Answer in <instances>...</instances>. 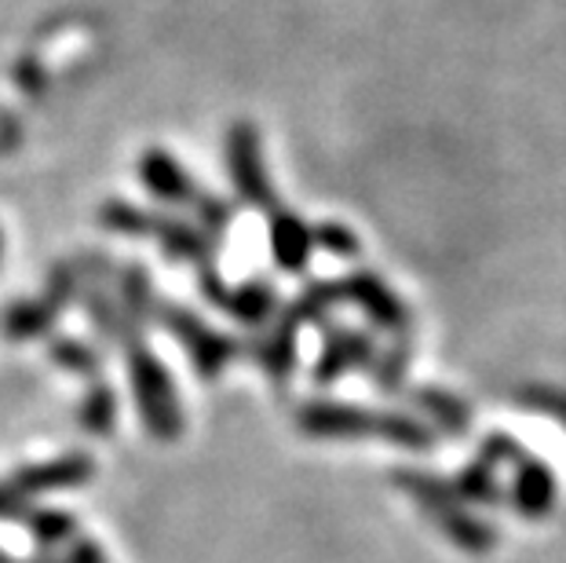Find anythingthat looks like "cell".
<instances>
[{
  "label": "cell",
  "mask_w": 566,
  "mask_h": 563,
  "mask_svg": "<svg viewBox=\"0 0 566 563\" xmlns=\"http://www.w3.org/2000/svg\"><path fill=\"white\" fill-rule=\"evenodd\" d=\"M300 428L307 436H384L399 447H428V428L402 414H373L363 406H340V403H311L300 410Z\"/></svg>",
  "instance_id": "obj_1"
},
{
  "label": "cell",
  "mask_w": 566,
  "mask_h": 563,
  "mask_svg": "<svg viewBox=\"0 0 566 563\" xmlns=\"http://www.w3.org/2000/svg\"><path fill=\"white\" fill-rule=\"evenodd\" d=\"M128 377H132V392H136L139 414L150 432L158 439H176L179 428H184V414H179L172 377H168L158 358L136 341H128Z\"/></svg>",
  "instance_id": "obj_2"
},
{
  "label": "cell",
  "mask_w": 566,
  "mask_h": 563,
  "mask_svg": "<svg viewBox=\"0 0 566 563\" xmlns=\"http://www.w3.org/2000/svg\"><path fill=\"white\" fill-rule=\"evenodd\" d=\"M227 165H231V179L249 206L260 209H274V190L268 169H263V154H260V132L249 122H238L227 132Z\"/></svg>",
  "instance_id": "obj_3"
},
{
  "label": "cell",
  "mask_w": 566,
  "mask_h": 563,
  "mask_svg": "<svg viewBox=\"0 0 566 563\" xmlns=\"http://www.w3.org/2000/svg\"><path fill=\"white\" fill-rule=\"evenodd\" d=\"M158 315L165 322V330H172L176 341L187 347L190 363H195V369H201L205 377H216L234 358L238 344L227 341L223 333L209 330L205 322H198L195 315H190V311H184V307H158Z\"/></svg>",
  "instance_id": "obj_4"
},
{
  "label": "cell",
  "mask_w": 566,
  "mask_h": 563,
  "mask_svg": "<svg viewBox=\"0 0 566 563\" xmlns=\"http://www.w3.org/2000/svg\"><path fill=\"white\" fill-rule=\"evenodd\" d=\"M336 285H340L344 301H352V304L363 307L380 330H406V322H409L406 304L388 290V285L377 279V274L355 271V274H347V279L336 282Z\"/></svg>",
  "instance_id": "obj_5"
},
{
  "label": "cell",
  "mask_w": 566,
  "mask_h": 563,
  "mask_svg": "<svg viewBox=\"0 0 566 563\" xmlns=\"http://www.w3.org/2000/svg\"><path fill=\"white\" fill-rule=\"evenodd\" d=\"M139 176H143V187H147L158 201H165V206H190L198 195L184 165H179L172 154H165L161 147L143 154Z\"/></svg>",
  "instance_id": "obj_6"
},
{
  "label": "cell",
  "mask_w": 566,
  "mask_h": 563,
  "mask_svg": "<svg viewBox=\"0 0 566 563\" xmlns=\"http://www.w3.org/2000/svg\"><path fill=\"white\" fill-rule=\"evenodd\" d=\"M311 249H315V234L311 227L293 217V212H274L271 220V253L279 260V268L285 271H304L311 260Z\"/></svg>",
  "instance_id": "obj_7"
},
{
  "label": "cell",
  "mask_w": 566,
  "mask_h": 563,
  "mask_svg": "<svg viewBox=\"0 0 566 563\" xmlns=\"http://www.w3.org/2000/svg\"><path fill=\"white\" fill-rule=\"evenodd\" d=\"M205 293L242 322H263L274 307V290L268 282H249V285H238V290H223L212 274H205Z\"/></svg>",
  "instance_id": "obj_8"
},
{
  "label": "cell",
  "mask_w": 566,
  "mask_h": 563,
  "mask_svg": "<svg viewBox=\"0 0 566 563\" xmlns=\"http://www.w3.org/2000/svg\"><path fill=\"white\" fill-rule=\"evenodd\" d=\"M88 476H92V461L84 458V453H66V458H59V461L19 472L11 483H15L22 494H38V490H52V487H77Z\"/></svg>",
  "instance_id": "obj_9"
},
{
  "label": "cell",
  "mask_w": 566,
  "mask_h": 563,
  "mask_svg": "<svg viewBox=\"0 0 566 563\" xmlns=\"http://www.w3.org/2000/svg\"><path fill=\"white\" fill-rule=\"evenodd\" d=\"M373 341L363 337V333H333L329 344H325V355L318 363V380H336L344 369H355V366H373Z\"/></svg>",
  "instance_id": "obj_10"
},
{
  "label": "cell",
  "mask_w": 566,
  "mask_h": 563,
  "mask_svg": "<svg viewBox=\"0 0 566 563\" xmlns=\"http://www.w3.org/2000/svg\"><path fill=\"white\" fill-rule=\"evenodd\" d=\"M154 238H158L172 257L198 260V263H205L212 257V238L201 234L198 227L176 220V217H154Z\"/></svg>",
  "instance_id": "obj_11"
},
{
  "label": "cell",
  "mask_w": 566,
  "mask_h": 563,
  "mask_svg": "<svg viewBox=\"0 0 566 563\" xmlns=\"http://www.w3.org/2000/svg\"><path fill=\"white\" fill-rule=\"evenodd\" d=\"M59 307L48 301H15L4 311V333L11 341H30V337H41L48 333V326L55 322Z\"/></svg>",
  "instance_id": "obj_12"
},
{
  "label": "cell",
  "mask_w": 566,
  "mask_h": 563,
  "mask_svg": "<svg viewBox=\"0 0 566 563\" xmlns=\"http://www.w3.org/2000/svg\"><path fill=\"white\" fill-rule=\"evenodd\" d=\"M77 421L88 428V432H95V436L111 432V428L117 425V399H114V392L106 388V385H95L88 395H84Z\"/></svg>",
  "instance_id": "obj_13"
},
{
  "label": "cell",
  "mask_w": 566,
  "mask_h": 563,
  "mask_svg": "<svg viewBox=\"0 0 566 563\" xmlns=\"http://www.w3.org/2000/svg\"><path fill=\"white\" fill-rule=\"evenodd\" d=\"M263 366L271 369V377H289L293 374V363H296V322L289 319L282 322V330L274 333V337L263 344Z\"/></svg>",
  "instance_id": "obj_14"
},
{
  "label": "cell",
  "mask_w": 566,
  "mask_h": 563,
  "mask_svg": "<svg viewBox=\"0 0 566 563\" xmlns=\"http://www.w3.org/2000/svg\"><path fill=\"white\" fill-rule=\"evenodd\" d=\"M103 223L111 227V231H122L128 238L154 234V217L139 212L136 206H128V201H111V206H103Z\"/></svg>",
  "instance_id": "obj_15"
},
{
  "label": "cell",
  "mask_w": 566,
  "mask_h": 563,
  "mask_svg": "<svg viewBox=\"0 0 566 563\" xmlns=\"http://www.w3.org/2000/svg\"><path fill=\"white\" fill-rule=\"evenodd\" d=\"M315 246H322L325 253H333V257H358V238H355V231H347L344 223H322V227H315Z\"/></svg>",
  "instance_id": "obj_16"
},
{
  "label": "cell",
  "mask_w": 566,
  "mask_h": 563,
  "mask_svg": "<svg viewBox=\"0 0 566 563\" xmlns=\"http://www.w3.org/2000/svg\"><path fill=\"white\" fill-rule=\"evenodd\" d=\"M420 406L436 414V421H442L446 428H464V425H468V410H464V403H457L453 395H442V392H420Z\"/></svg>",
  "instance_id": "obj_17"
},
{
  "label": "cell",
  "mask_w": 566,
  "mask_h": 563,
  "mask_svg": "<svg viewBox=\"0 0 566 563\" xmlns=\"http://www.w3.org/2000/svg\"><path fill=\"white\" fill-rule=\"evenodd\" d=\"M52 358L59 366L77 369V374H95V369H99V355H95L92 347L77 344V341H59L52 347Z\"/></svg>",
  "instance_id": "obj_18"
},
{
  "label": "cell",
  "mask_w": 566,
  "mask_h": 563,
  "mask_svg": "<svg viewBox=\"0 0 566 563\" xmlns=\"http://www.w3.org/2000/svg\"><path fill=\"white\" fill-rule=\"evenodd\" d=\"M344 301L340 296V285H315V290H307L304 296H300V304L293 307V322L296 319H322L325 307Z\"/></svg>",
  "instance_id": "obj_19"
},
{
  "label": "cell",
  "mask_w": 566,
  "mask_h": 563,
  "mask_svg": "<svg viewBox=\"0 0 566 563\" xmlns=\"http://www.w3.org/2000/svg\"><path fill=\"white\" fill-rule=\"evenodd\" d=\"M190 206H195L198 220L209 223V231H220V227L227 223V217H231V212H227L223 201H220V198H212V195H205V190H198V195H195V201H190Z\"/></svg>",
  "instance_id": "obj_20"
},
{
  "label": "cell",
  "mask_w": 566,
  "mask_h": 563,
  "mask_svg": "<svg viewBox=\"0 0 566 563\" xmlns=\"http://www.w3.org/2000/svg\"><path fill=\"white\" fill-rule=\"evenodd\" d=\"M33 531H38L41 542H59V538L70 534V520L59 517V512H44V517L33 520Z\"/></svg>",
  "instance_id": "obj_21"
},
{
  "label": "cell",
  "mask_w": 566,
  "mask_h": 563,
  "mask_svg": "<svg viewBox=\"0 0 566 563\" xmlns=\"http://www.w3.org/2000/svg\"><path fill=\"white\" fill-rule=\"evenodd\" d=\"M15 81H19V85L27 88L30 95H38V100H41L44 88H48V77L41 74L38 66H33V59H19V66H15Z\"/></svg>",
  "instance_id": "obj_22"
},
{
  "label": "cell",
  "mask_w": 566,
  "mask_h": 563,
  "mask_svg": "<svg viewBox=\"0 0 566 563\" xmlns=\"http://www.w3.org/2000/svg\"><path fill=\"white\" fill-rule=\"evenodd\" d=\"M406 374V347H399V352H391L388 363L380 366V380H384V388H395L399 385V377Z\"/></svg>",
  "instance_id": "obj_23"
},
{
  "label": "cell",
  "mask_w": 566,
  "mask_h": 563,
  "mask_svg": "<svg viewBox=\"0 0 566 563\" xmlns=\"http://www.w3.org/2000/svg\"><path fill=\"white\" fill-rule=\"evenodd\" d=\"M22 490L15 483H8V487H0V512H11V509H19L22 505Z\"/></svg>",
  "instance_id": "obj_24"
},
{
  "label": "cell",
  "mask_w": 566,
  "mask_h": 563,
  "mask_svg": "<svg viewBox=\"0 0 566 563\" xmlns=\"http://www.w3.org/2000/svg\"><path fill=\"white\" fill-rule=\"evenodd\" d=\"M0 253H4V234H0Z\"/></svg>",
  "instance_id": "obj_25"
}]
</instances>
